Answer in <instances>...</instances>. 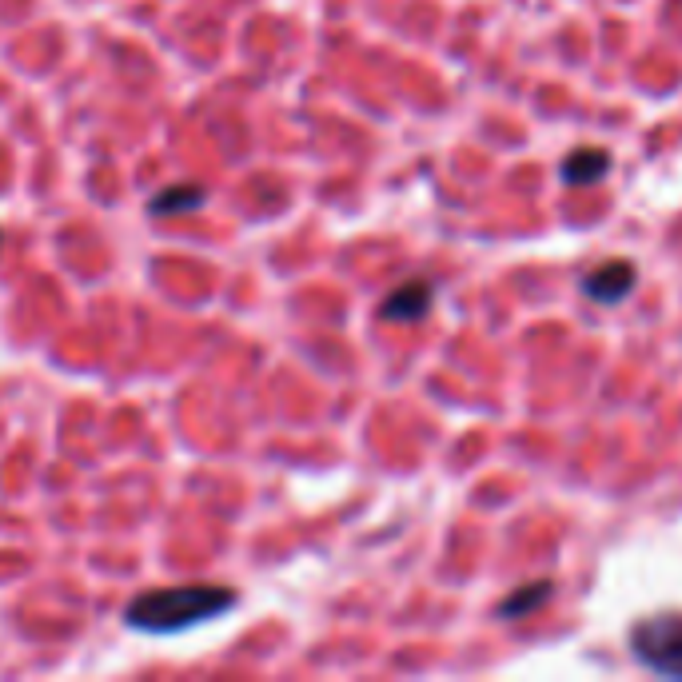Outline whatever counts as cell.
<instances>
[{"label": "cell", "instance_id": "1", "mask_svg": "<svg viewBox=\"0 0 682 682\" xmlns=\"http://www.w3.org/2000/svg\"><path fill=\"white\" fill-rule=\"evenodd\" d=\"M236 607V595L224 587H168V591H152L128 603L124 619L132 631H148V635H176L188 631L196 623H208L224 611Z\"/></svg>", "mask_w": 682, "mask_h": 682}, {"label": "cell", "instance_id": "2", "mask_svg": "<svg viewBox=\"0 0 682 682\" xmlns=\"http://www.w3.org/2000/svg\"><path fill=\"white\" fill-rule=\"evenodd\" d=\"M631 651L643 667L682 679V615H651L631 627Z\"/></svg>", "mask_w": 682, "mask_h": 682}, {"label": "cell", "instance_id": "3", "mask_svg": "<svg viewBox=\"0 0 682 682\" xmlns=\"http://www.w3.org/2000/svg\"><path fill=\"white\" fill-rule=\"evenodd\" d=\"M635 280H639V272H635L631 260H607L595 276L583 280V292H587L591 300H599V304H619L623 296H631Z\"/></svg>", "mask_w": 682, "mask_h": 682}, {"label": "cell", "instance_id": "4", "mask_svg": "<svg viewBox=\"0 0 682 682\" xmlns=\"http://www.w3.org/2000/svg\"><path fill=\"white\" fill-rule=\"evenodd\" d=\"M427 312H431V284H427V280H411V284L395 288V292L383 300V308H379V316H383V320H395V324H415V320H423Z\"/></svg>", "mask_w": 682, "mask_h": 682}, {"label": "cell", "instance_id": "5", "mask_svg": "<svg viewBox=\"0 0 682 682\" xmlns=\"http://www.w3.org/2000/svg\"><path fill=\"white\" fill-rule=\"evenodd\" d=\"M607 172H611V152H603V148H579V152H571V156L563 160V168H559V176H563L571 188L595 184V180H603Z\"/></svg>", "mask_w": 682, "mask_h": 682}, {"label": "cell", "instance_id": "6", "mask_svg": "<svg viewBox=\"0 0 682 682\" xmlns=\"http://www.w3.org/2000/svg\"><path fill=\"white\" fill-rule=\"evenodd\" d=\"M551 591H555V583L551 579H539V583H527V587H519L515 595H507L503 603H499V615L503 619H519V615H531V611H539L547 599H551Z\"/></svg>", "mask_w": 682, "mask_h": 682}, {"label": "cell", "instance_id": "7", "mask_svg": "<svg viewBox=\"0 0 682 682\" xmlns=\"http://www.w3.org/2000/svg\"><path fill=\"white\" fill-rule=\"evenodd\" d=\"M204 200V188L200 184H180V188H168L152 200V212H188Z\"/></svg>", "mask_w": 682, "mask_h": 682}]
</instances>
